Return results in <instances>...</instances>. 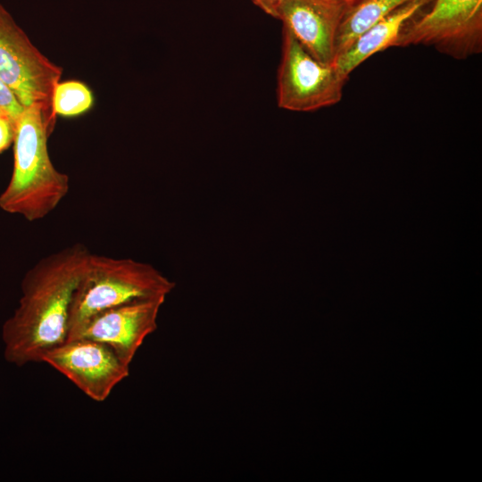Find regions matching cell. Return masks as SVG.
Listing matches in <instances>:
<instances>
[{"label": "cell", "instance_id": "cell-5", "mask_svg": "<svg viewBox=\"0 0 482 482\" xmlns=\"http://www.w3.org/2000/svg\"><path fill=\"white\" fill-rule=\"evenodd\" d=\"M424 45L462 60L482 51V0H433L403 28L395 46Z\"/></svg>", "mask_w": 482, "mask_h": 482}, {"label": "cell", "instance_id": "cell-6", "mask_svg": "<svg viewBox=\"0 0 482 482\" xmlns=\"http://www.w3.org/2000/svg\"><path fill=\"white\" fill-rule=\"evenodd\" d=\"M346 80L333 63L317 60L283 29L282 55L277 79L279 108L312 112L334 105L341 100Z\"/></svg>", "mask_w": 482, "mask_h": 482}, {"label": "cell", "instance_id": "cell-1", "mask_svg": "<svg viewBox=\"0 0 482 482\" xmlns=\"http://www.w3.org/2000/svg\"><path fill=\"white\" fill-rule=\"evenodd\" d=\"M90 254L77 243L43 257L27 271L19 306L2 328L8 362H41L45 353L66 341L74 293Z\"/></svg>", "mask_w": 482, "mask_h": 482}, {"label": "cell", "instance_id": "cell-12", "mask_svg": "<svg viewBox=\"0 0 482 482\" xmlns=\"http://www.w3.org/2000/svg\"><path fill=\"white\" fill-rule=\"evenodd\" d=\"M93 96L88 87L79 81L70 80L58 83L53 93L54 114L72 116L90 108Z\"/></svg>", "mask_w": 482, "mask_h": 482}, {"label": "cell", "instance_id": "cell-17", "mask_svg": "<svg viewBox=\"0 0 482 482\" xmlns=\"http://www.w3.org/2000/svg\"><path fill=\"white\" fill-rule=\"evenodd\" d=\"M0 116H4V117H6V116L4 115V113L1 110H0ZM6 118H7V117H6ZM7 119H8V118H7Z\"/></svg>", "mask_w": 482, "mask_h": 482}, {"label": "cell", "instance_id": "cell-16", "mask_svg": "<svg viewBox=\"0 0 482 482\" xmlns=\"http://www.w3.org/2000/svg\"><path fill=\"white\" fill-rule=\"evenodd\" d=\"M345 1H346V2H348V3H350V4H353V3L356 2L357 0H345Z\"/></svg>", "mask_w": 482, "mask_h": 482}, {"label": "cell", "instance_id": "cell-14", "mask_svg": "<svg viewBox=\"0 0 482 482\" xmlns=\"http://www.w3.org/2000/svg\"><path fill=\"white\" fill-rule=\"evenodd\" d=\"M14 129L11 121L4 116H0V153L6 149L13 141Z\"/></svg>", "mask_w": 482, "mask_h": 482}, {"label": "cell", "instance_id": "cell-10", "mask_svg": "<svg viewBox=\"0 0 482 482\" xmlns=\"http://www.w3.org/2000/svg\"><path fill=\"white\" fill-rule=\"evenodd\" d=\"M433 0H411L378 21L361 34L334 60L339 74L348 79L350 73L374 54L395 46L399 35L413 16Z\"/></svg>", "mask_w": 482, "mask_h": 482}, {"label": "cell", "instance_id": "cell-9", "mask_svg": "<svg viewBox=\"0 0 482 482\" xmlns=\"http://www.w3.org/2000/svg\"><path fill=\"white\" fill-rule=\"evenodd\" d=\"M351 4L345 0H282L277 19L312 56L332 64L337 32Z\"/></svg>", "mask_w": 482, "mask_h": 482}, {"label": "cell", "instance_id": "cell-2", "mask_svg": "<svg viewBox=\"0 0 482 482\" xmlns=\"http://www.w3.org/2000/svg\"><path fill=\"white\" fill-rule=\"evenodd\" d=\"M50 127L38 104L23 107L13 127V170L0 208L29 221L48 215L70 188L68 175L56 170L48 154Z\"/></svg>", "mask_w": 482, "mask_h": 482}, {"label": "cell", "instance_id": "cell-11", "mask_svg": "<svg viewBox=\"0 0 482 482\" xmlns=\"http://www.w3.org/2000/svg\"><path fill=\"white\" fill-rule=\"evenodd\" d=\"M410 1L411 0H357L352 4L337 32L336 57L365 30Z\"/></svg>", "mask_w": 482, "mask_h": 482}, {"label": "cell", "instance_id": "cell-4", "mask_svg": "<svg viewBox=\"0 0 482 482\" xmlns=\"http://www.w3.org/2000/svg\"><path fill=\"white\" fill-rule=\"evenodd\" d=\"M62 68L46 58L0 4V79L23 106L38 104L51 126L53 93Z\"/></svg>", "mask_w": 482, "mask_h": 482}, {"label": "cell", "instance_id": "cell-7", "mask_svg": "<svg viewBox=\"0 0 482 482\" xmlns=\"http://www.w3.org/2000/svg\"><path fill=\"white\" fill-rule=\"evenodd\" d=\"M87 396L104 402L129 374V365L106 344L79 337L66 340L42 356Z\"/></svg>", "mask_w": 482, "mask_h": 482}, {"label": "cell", "instance_id": "cell-3", "mask_svg": "<svg viewBox=\"0 0 482 482\" xmlns=\"http://www.w3.org/2000/svg\"><path fill=\"white\" fill-rule=\"evenodd\" d=\"M175 286L149 263L91 253L74 293L66 340L76 338L95 315L134 300L167 296Z\"/></svg>", "mask_w": 482, "mask_h": 482}, {"label": "cell", "instance_id": "cell-8", "mask_svg": "<svg viewBox=\"0 0 482 482\" xmlns=\"http://www.w3.org/2000/svg\"><path fill=\"white\" fill-rule=\"evenodd\" d=\"M165 298L137 299L107 309L92 317L76 338L104 343L129 365L145 339L156 330Z\"/></svg>", "mask_w": 482, "mask_h": 482}, {"label": "cell", "instance_id": "cell-15", "mask_svg": "<svg viewBox=\"0 0 482 482\" xmlns=\"http://www.w3.org/2000/svg\"><path fill=\"white\" fill-rule=\"evenodd\" d=\"M253 3L258 6L268 15L277 19L278 8L282 0H252Z\"/></svg>", "mask_w": 482, "mask_h": 482}, {"label": "cell", "instance_id": "cell-13", "mask_svg": "<svg viewBox=\"0 0 482 482\" xmlns=\"http://www.w3.org/2000/svg\"><path fill=\"white\" fill-rule=\"evenodd\" d=\"M0 110L11 121L12 126L23 110V106L19 103L14 94L0 79Z\"/></svg>", "mask_w": 482, "mask_h": 482}]
</instances>
